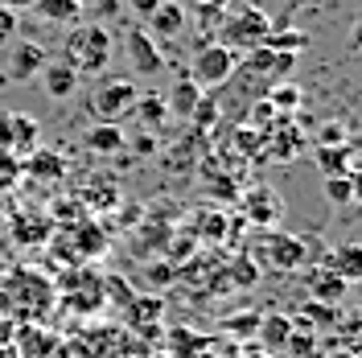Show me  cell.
Wrapping results in <instances>:
<instances>
[{
    "instance_id": "4dcf8cb0",
    "label": "cell",
    "mask_w": 362,
    "mask_h": 358,
    "mask_svg": "<svg viewBox=\"0 0 362 358\" xmlns=\"http://www.w3.org/2000/svg\"><path fill=\"white\" fill-rule=\"evenodd\" d=\"M321 140H325V144H341V140H346V128H341V124H329V128H321Z\"/></svg>"
},
{
    "instance_id": "d6986e66",
    "label": "cell",
    "mask_w": 362,
    "mask_h": 358,
    "mask_svg": "<svg viewBox=\"0 0 362 358\" xmlns=\"http://www.w3.org/2000/svg\"><path fill=\"white\" fill-rule=\"evenodd\" d=\"M21 169L29 178H62V173H66V165H62L58 153H29Z\"/></svg>"
},
{
    "instance_id": "52a82bcc",
    "label": "cell",
    "mask_w": 362,
    "mask_h": 358,
    "mask_svg": "<svg viewBox=\"0 0 362 358\" xmlns=\"http://www.w3.org/2000/svg\"><path fill=\"white\" fill-rule=\"evenodd\" d=\"M13 350H17L13 358H70L66 342L45 325H21L13 337Z\"/></svg>"
},
{
    "instance_id": "3957f363",
    "label": "cell",
    "mask_w": 362,
    "mask_h": 358,
    "mask_svg": "<svg viewBox=\"0 0 362 358\" xmlns=\"http://www.w3.org/2000/svg\"><path fill=\"white\" fill-rule=\"evenodd\" d=\"M239 58L243 54H235L230 45L223 42H206L194 50V58H189V79H194V87L198 91H218L230 83V74H235V67H239Z\"/></svg>"
},
{
    "instance_id": "277c9868",
    "label": "cell",
    "mask_w": 362,
    "mask_h": 358,
    "mask_svg": "<svg viewBox=\"0 0 362 358\" xmlns=\"http://www.w3.org/2000/svg\"><path fill=\"white\" fill-rule=\"evenodd\" d=\"M136 95H140V91H136L132 79H103V83H95L87 108L99 115V124H119L124 115L132 112Z\"/></svg>"
},
{
    "instance_id": "4316f807",
    "label": "cell",
    "mask_w": 362,
    "mask_h": 358,
    "mask_svg": "<svg viewBox=\"0 0 362 358\" xmlns=\"http://www.w3.org/2000/svg\"><path fill=\"white\" fill-rule=\"evenodd\" d=\"M17 17H21V13H13V8L0 4V45L13 42V33H17Z\"/></svg>"
},
{
    "instance_id": "7c38bea8",
    "label": "cell",
    "mask_w": 362,
    "mask_h": 358,
    "mask_svg": "<svg viewBox=\"0 0 362 358\" xmlns=\"http://www.w3.org/2000/svg\"><path fill=\"white\" fill-rule=\"evenodd\" d=\"M37 79H42V87H45V95H49V99H70V95H74V87H78V74H74L62 58H58V62H45Z\"/></svg>"
},
{
    "instance_id": "f1b7e54d",
    "label": "cell",
    "mask_w": 362,
    "mask_h": 358,
    "mask_svg": "<svg viewBox=\"0 0 362 358\" xmlns=\"http://www.w3.org/2000/svg\"><path fill=\"white\" fill-rule=\"evenodd\" d=\"M13 337H17V321L0 317V350H13Z\"/></svg>"
},
{
    "instance_id": "e0dca14e",
    "label": "cell",
    "mask_w": 362,
    "mask_h": 358,
    "mask_svg": "<svg viewBox=\"0 0 362 358\" xmlns=\"http://www.w3.org/2000/svg\"><path fill=\"white\" fill-rule=\"evenodd\" d=\"M346 289H350V280H341L334 268H325V272H313L309 276V292H313V301H338V296H346Z\"/></svg>"
},
{
    "instance_id": "cb8c5ba5",
    "label": "cell",
    "mask_w": 362,
    "mask_h": 358,
    "mask_svg": "<svg viewBox=\"0 0 362 358\" xmlns=\"http://www.w3.org/2000/svg\"><path fill=\"white\" fill-rule=\"evenodd\" d=\"M268 50H280V54H296V50H305L309 37L300 33V29H284V33H268Z\"/></svg>"
},
{
    "instance_id": "8fae6325",
    "label": "cell",
    "mask_w": 362,
    "mask_h": 358,
    "mask_svg": "<svg viewBox=\"0 0 362 358\" xmlns=\"http://www.w3.org/2000/svg\"><path fill=\"white\" fill-rule=\"evenodd\" d=\"M243 214H247L251 223L272 226L276 219H280V194H276V190H268V185H255L247 198H243Z\"/></svg>"
},
{
    "instance_id": "30bf717a",
    "label": "cell",
    "mask_w": 362,
    "mask_h": 358,
    "mask_svg": "<svg viewBox=\"0 0 362 358\" xmlns=\"http://www.w3.org/2000/svg\"><path fill=\"white\" fill-rule=\"evenodd\" d=\"M185 21H189V13L181 8L177 0H165L157 13H148V17H144V29H148L157 42H160V37L169 42V37H181V33H185Z\"/></svg>"
},
{
    "instance_id": "7a4b0ae2",
    "label": "cell",
    "mask_w": 362,
    "mask_h": 358,
    "mask_svg": "<svg viewBox=\"0 0 362 358\" xmlns=\"http://www.w3.org/2000/svg\"><path fill=\"white\" fill-rule=\"evenodd\" d=\"M268 33H272V17L259 4H230L218 29H214V42L230 45L235 54H247V50H259L268 42Z\"/></svg>"
},
{
    "instance_id": "7402d4cb",
    "label": "cell",
    "mask_w": 362,
    "mask_h": 358,
    "mask_svg": "<svg viewBox=\"0 0 362 358\" xmlns=\"http://www.w3.org/2000/svg\"><path fill=\"white\" fill-rule=\"evenodd\" d=\"M354 194H358V181H354V173L325 178V198L334 202V206H346V202H354Z\"/></svg>"
},
{
    "instance_id": "ac0fdd59",
    "label": "cell",
    "mask_w": 362,
    "mask_h": 358,
    "mask_svg": "<svg viewBox=\"0 0 362 358\" xmlns=\"http://www.w3.org/2000/svg\"><path fill=\"white\" fill-rule=\"evenodd\" d=\"M259 337L268 342V350H280V346H288V337H293V321L284 313H272L259 321Z\"/></svg>"
},
{
    "instance_id": "5bb4252c",
    "label": "cell",
    "mask_w": 362,
    "mask_h": 358,
    "mask_svg": "<svg viewBox=\"0 0 362 358\" xmlns=\"http://www.w3.org/2000/svg\"><path fill=\"white\" fill-rule=\"evenodd\" d=\"M33 8L49 25H74L83 13V0H33Z\"/></svg>"
},
{
    "instance_id": "d4e9b609",
    "label": "cell",
    "mask_w": 362,
    "mask_h": 358,
    "mask_svg": "<svg viewBox=\"0 0 362 358\" xmlns=\"http://www.w3.org/2000/svg\"><path fill=\"white\" fill-rule=\"evenodd\" d=\"M300 321H313V330H329V325L338 321V313H334L325 301H309V305H305V313H300Z\"/></svg>"
},
{
    "instance_id": "484cf974",
    "label": "cell",
    "mask_w": 362,
    "mask_h": 358,
    "mask_svg": "<svg viewBox=\"0 0 362 358\" xmlns=\"http://www.w3.org/2000/svg\"><path fill=\"white\" fill-rule=\"evenodd\" d=\"M189 120H194V124H198V132H202V128H210V124H214V120H218V108H214V99H210V95H206V91H202V99H198V103H194V112H189Z\"/></svg>"
},
{
    "instance_id": "f546056e",
    "label": "cell",
    "mask_w": 362,
    "mask_h": 358,
    "mask_svg": "<svg viewBox=\"0 0 362 358\" xmlns=\"http://www.w3.org/2000/svg\"><path fill=\"white\" fill-rule=\"evenodd\" d=\"M124 4L132 8L136 17H148V13H157V8L165 4V0H124Z\"/></svg>"
},
{
    "instance_id": "9c48e42d",
    "label": "cell",
    "mask_w": 362,
    "mask_h": 358,
    "mask_svg": "<svg viewBox=\"0 0 362 358\" xmlns=\"http://www.w3.org/2000/svg\"><path fill=\"white\" fill-rule=\"evenodd\" d=\"M49 62V54H45L42 42H17L13 45V54H8V79L13 83H29V79H37L42 74V67Z\"/></svg>"
},
{
    "instance_id": "ba28073f",
    "label": "cell",
    "mask_w": 362,
    "mask_h": 358,
    "mask_svg": "<svg viewBox=\"0 0 362 358\" xmlns=\"http://www.w3.org/2000/svg\"><path fill=\"white\" fill-rule=\"evenodd\" d=\"M300 255H305L300 239L280 235V231H268V235H264V243H255V260H264L268 268H296V264H300Z\"/></svg>"
},
{
    "instance_id": "83f0119b",
    "label": "cell",
    "mask_w": 362,
    "mask_h": 358,
    "mask_svg": "<svg viewBox=\"0 0 362 358\" xmlns=\"http://www.w3.org/2000/svg\"><path fill=\"white\" fill-rule=\"evenodd\" d=\"M296 103H300V91L296 87H276L272 91V108H284V112H288V108H296Z\"/></svg>"
},
{
    "instance_id": "44dd1931",
    "label": "cell",
    "mask_w": 362,
    "mask_h": 358,
    "mask_svg": "<svg viewBox=\"0 0 362 358\" xmlns=\"http://www.w3.org/2000/svg\"><path fill=\"white\" fill-rule=\"evenodd\" d=\"M350 161H354V149H317V165L325 178H338V173H350Z\"/></svg>"
},
{
    "instance_id": "ffe728a7",
    "label": "cell",
    "mask_w": 362,
    "mask_h": 358,
    "mask_svg": "<svg viewBox=\"0 0 362 358\" xmlns=\"http://www.w3.org/2000/svg\"><path fill=\"white\" fill-rule=\"evenodd\" d=\"M358 260H362V255H358V247H354V243H346V247H338V251L329 255V264H325V268H334V272L341 276V280H350V284H354V280H358V272H362Z\"/></svg>"
},
{
    "instance_id": "4fadbf2b",
    "label": "cell",
    "mask_w": 362,
    "mask_h": 358,
    "mask_svg": "<svg viewBox=\"0 0 362 358\" xmlns=\"http://www.w3.org/2000/svg\"><path fill=\"white\" fill-rule=\"evenodd\" d=\"M198 99H202V91L194 87V79H189V74H181L177 83H173V91L165 95V108H169L173 115H181V120H189V112H194V103H198Z\"/></svg>"
},
{
    "instance_id": "603a6c76",
    "label": "cell",
    "mask_w": 362,
    "mask_h": 358,
    "mask_svg": "<svg viewBox=\"0 0 362 358\" xmlns=\"http://www.w3.org/2000/svg\"><path fill=\"white\" fill-rule=\"evenodd\" d=\"M226 8H230V0H198L194 17H198V25H202L206 33H214V29H218V21H223Z\"/></svg>"
},
{
    "instance_id": "5b68a950",
    "label": "cell",
    "mask_w": 362,
    "mask_h": 358,
    "mask_svg": "<svg viewBox=\"0 0 362 358\" xmlns=\"http://www.w3.org/2000/svg\"><path fill=\"white\" fill-rule=\"evenodd\" d=\"M124 54H128L132 74H140V79H153V74L165 70L160 45H157V37H153L148 29H128V37H124Z\"/></svg>"
},
{
    "instance_id": "9a60e30c",
    "label": "cell",
    "mask_w": 362,
    "mask_h": 358,
    "mask_svg": "<svg viewBox=\"0 0 362 358\" xmlns=\"http://www.w3.org/2000/svg\"><path fill=\"white\" fill-rule=\"evenodd\" d=\"M132 112H136V120L153 132V128H160V124H165L169 108H165V95H157V91H144V95H136Z\"/></svg>"
},
{
    "instance_id": "2e32d148",
    "label": "cell",
    "mask_w": 362,
    "mask_h": 358,
    "mask_svg": "<svg viewBox=\"0 0 362 358\" xmlns=\"http://www.w3.org/2000/svg\"><path fill=\"white\" fill-rule=\"evenodd\" d=\"M83 144H87L90 153H119V149L128 144V136L119 132V124H95V128L83 136Z\"/></svg>"
},
{
    "instance_id": "1f68e13d",
    "label": "cell",
    "mask_w": 362,
    "mask_h": 358,
    "mask_svg": "<svg viewBox=\"0 0 362 358\" xmlns=\"http://www.w3.org/2000/svg\"><path fill=\"white\" fill-rule=\"evenodd\" d=\"M4 8H13V13H25V8H33V0H0Z\"/></svg>"
},
{
    "instance_id": "d6a6232c",
    "label": "cell",
    "mask_w": 362,
    "mask_h": 358,
    "mask_svg": "<svg viewBox=\"0 0 362 358\" xmlns=\"http://www.w3.org/2000/svg\"><path fill=\"white\" fill-rule=\"evenodd\" d=\"M329 358H358L354 350H338V354H329Z\"/></svg>"
},
{
    "instance_id": "8992f818",
    "label": "cell",
    "mask_w": 362,
    "mask_h": 358,
    "mask_svg": "<svg viewBox=\"0 0 362 358\" xmlns=\"http://www.w3.org/2000/svg\"><path fill=\"white\" fill-rule=\"evenodd\" d=\"M37 120L33 115H21V112H8L0 115V149L13 153V157H29L37 149Z\"/></svg>"
},
{
    "instance_id": "6da1fadb",
    "label": "cell",
    "mask_w": 362,
    "mask_h": 358,
    "mask_svg": "<svg viewBox=\"0 0 362 358\" xmlns=\"http://www.w3.org/2000/svg\"><path fill=\"white\" fill-rule=\"evenodd\" d=\"M112 29L107 25H78L74 33H66V45H62V62H66L74 74H103L112 67Z\"/></svg>"
}]
</instances>
